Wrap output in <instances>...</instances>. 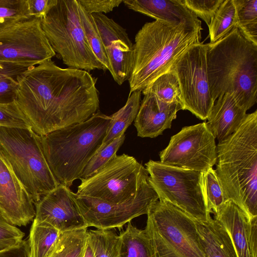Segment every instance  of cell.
Segmentation results:
<instances>
[{
	"label": "cell",
	"mask_w": 257,
	"mask_h": 257,
	"mask_svg": "<svg viewBox=\"0 0 257 257\" xmlns=\"http://www.w3.org/2000/svg\"><path fill=\"white\" fill-rule=\"evenodd\" d=\"M31 17L42 18L54 5L56 0H27Z\"/></svg>",
	"instance_id": "cell-40"
},
{
	"label": "cell",
	"mask_w": 257,
	"mask_h": 257,
	"mask_svg": "<svg viewBox=\"0 0 257 257\" xmlns=\"http://www.w3.org/2000/svg\"><path fill=\"white\" fill-rule=\"evenodd\" d=\"M33 65L12 62H0V103L15 101L18 78Z\"/></svg>",
	"instance_id": "cell-26"
},
{
	"label": "cell",
	"mask_w": 257,
	"mask_h": 257,
	"mask_svg": "<svg viewBox=\"0 0 257 257\" xmlns=\"http://www.w3.org/2000/svg\"><path fill=\"white\" fill-rule=\"evenodd\" d=\"M0 126L32 128V126L16 101L0 103Z\"/></svg>",
	"instance_id": "cell-36"
},
{
	"label": "cell",
	"mask_w": 257,
	"mask_h": 257,
	"mask_svg": "<svg viewBox=\"0 0 257 257\" xmlns=\"http://www.w3.org/2000/svg\"><path fill=\"white\" fill-rule=\"evenodd\" d=\"M61 233L53 226L34 219L28 238L31 257H49Z\"/></svg>",
	"instance_id": "cell-23"
},
{
	"label": "cell",
	"mask_w": 257,
	"mask_h": 257,
	"mask_svg": "<svg viewBox=\"0 0 257 257\" xmlns=\"http://www.w3.org/2000/svg\"><path fill=\"white\" fill-rule=\"evenodd\" d=\"M216 100L206 123L219 142L235 132L245 120L247 113L229 93L220 96Z\"/></svg>",
	"instance_id": "cell-21"
},
{
	"label": "cell",
	"mask_w": 257,
	"mask_h": 257,
	"mask_svg": "<svg viewBox=\"0 0 257 257\" xmlns=\"http://www.w3.org/2000/svg\"><path fill=\"white\" fill-rule=\"evenodd\" d=\"M0 211L15 226H26L35 216L33 201L0 148Z\"/></svg>",
	"instance_id": "cell-17"
},
{
	"label": "cell",
	"mask_w": 257,
	"mask_h": 257,
	"mask_svg": "<svg viewBox=\"0 0 257 257\" xmlns=\"http://www.w3.org/2000/svg\"><path fill=\"white\" fill-rule=\"evenodd\" d=\"M119 236L118 257H152L150 241L145 228L138 229L130 222Z\"/></svg>",
	"instance_id": "cell-25"
},
{
	"label": "cell",
	"mask_w": 257,
	"mask_h": 257,
	"mask_svg": "<svg viewBox=\"0 0 257 257\" xmlns=\"http://www.w3.org/2000/svg\"><path fill=\"white\" fill-rule=\"evenodd\" d=\"M207 44L190 46L173 62L169 70L177 77L180 86L183 110H187L201 120L207 119L215 101L209 85Z\"/></svg>",
	"instance_id": "cell-11"
},
{
	"label": "cell",
	"mask_w": 257,
	"mask_h": 257,
	"mask_svg": "<svg viewBox=\"0 0 257 257\" xmlns=\"http://www.w3.org/2000/svg\"><path fill=\"white\" fill-rule=\"evenodd\" d=\"M203 180L207 210L210 213L216 214L229 200L213 167L203 173Z\"/></svg>",
	"instance_id": "cell-33"
},
{
	"label": "cell",
	"mask_w": 257,
	"mask_h": 257,
	"mask_svg": "<svg viewBox=\"0 0 257 257\" xmlns=\"http://www.w3.org/2000/svg\"><path fill=\"white\" fill-rule=\"evenodd\" d=\"M101 38L114 80L119 85L128 80L131 71L133 45L126 30L103 14H91Z\"/></svg>",
	"instance_id": "cell-16"
},
{
	"label": "cell",
	"mask_w": 257,
	"mask_h": 257,
	"mask_svg": "<svg viewBox=\"0 0 257 257\" xmlns=\"http://www.w3.org/2000/svg\"><path fill=\"white\" fill-rule=\"evenodd\" d=\"M213 218L227 231L237 257H257V217L249 220L237 205L229 200Z\"/></svg>",
	"instance_id": "cell-18"
},
{
	"label": "cell",
	"mask_w": 257,
	"mask_h": 257,
	"mask_svg": "<svg viewBox=\"0 0 257 257\" xmlns=\"http://www.w3.org/2000/svg\"><path fill=\"white\" fill-rule=\"evenodd\" d=\"M198 18L208 25L224 0H181Z\"/></svg>",
	"instance_id": "cell-38"
},
{
	"label": "cell",
	"mask_w": 257,
	"mask_h": 257,
	"mask_svg": "<svg viewBox=\"0 0 257 257\" xmlns=\"http://www.w3.org/2000/svg\"><path fill=\"white\" fill-rule=\"evenodd\" d=\"M143 94L134 125L138 136L154 138L171 128L177 112L183 107L178 102H166L152 93Z\"/></svg>",
	"instance_id": "cell-19"
},
{
	"label": "cell",
	"mask_w": 257,
	"mask_h": 257,
	"mask_svg": "<svg viewBox=\"0 0 257 257\" xmlns=\"http://www.w3.org/2000/svg\"><path fill=\"white\" fill-rule=\"evenodd\" d=\"M125 137L124 133H123L100 148L86 164L79 179H87L93 176L105 166L116 155Z\"/></svg>",
	"instance_id": "cell-34"
},
{
	"label": "cell",
	"mask_w": 257,
	"mask_h": 257,
	"mask_svg": "<svg viewBox=\"0 0 257 257\" xmlns=\"http://www.w3.org/2000/svg\"><path fill=\"white\" fill-rule=\"evenodd\" d=\"M237 27L244 36L257 45V0H233Z\"/></svg>",
	"instance_id": "cell-31"
},
{
	"label": "cell",
	"mask_w": 257,
	"mask_h": 257,
	"mask_svg": "<svg viewBox=\"0 0 257 257\" xmlns=\"http://www.w3.org/2000/svg\"><path fill=\"white\" fill-rule=\"evenodd\" d=\"M123 3L128 9L156 20L202 30L201 21L181 0H124Z\"/></svg>",
	"instance_id": "cell-20"
},
{
	"label": "cell",
	"mask_w": 257,
	"mask_h": 257,
	"mask_svg": "<svg viewBox=\"0 0 257 257\" xmlns=\"http://www.w3.org/2000/svg\"><path fill=\"white\" fill-rule=\"evenodd\" d=\"M215 172L228 200L249 220L257 217V110L216 146Z\"/></svg>",
	"instance_id": "cell-3"
},
{
	"label": "cell",
	"mask_w": 257,
	"mask_h": 257,
	"mask_svg": "<svg viewBox=\"0 0 257 257\" xmlns=\"http://www.w3.org/2000/svg\"><path fill=\"white\" fill-rule=\"evenodd\" d=\"M78 9L87 42L98 60L106 70L109 71L110 67L106 52L94 19L92 15L88 13L79 3Z\"/></svg>",
	"instance_id": "cell-32"
},
{
	"label": "cell",
	"mask_w": 257,
	"mask_h": 257,
	"mask_svg": "<svg viewBox=\"0 0 257 257\" xmlns=\"http://www.w3.org/2000/svg\"><path fill=\"white\" fill-rule=\"evenodd\" d=\"M31 18L27 0H0V31Z\"/></svg>",
	"instance_id": "cell-35"
},
{
	"label": "cell",
	"mask_w": 257,
	"mask_h": 257,
	"mask_svg": "<svg viewBox=\"0 0 257 257\" xmlns=\"http://www.w3.org/2000/svg\"><path fill=\"white\" fill-rule=\"evenodd\" d=\"M152 93L168 103L178 102L182 107V93L178 80L172 71L168 70L156 78L142 91Z\"/></svg>",
	"instance_id": "cell-29"
},
{
	"label": "cell",
	"mask_w": 257,
	"mask_h": 257,
	"mask_svg": "<svg viewBox=\"0 0 257 257\" xmlns=\"http://www.w3.org/2000/svg\"><path fill=\"white\" fill-rule=\"evenodd\" d=\"M18 81L15 101L39 136L83 122L99 109L97 78L86 71L62 68L49 59Z\"/></svg>",
	"instance_id": "cell-1"
},
{
	"label": "cell",
	"mask_w": 257,
	"mask_h": 257,
	"mask_svg": "<svg viewBox=\"0 0 257 257\" xmlns=\"http://www.w3.org/2000/svg\"><path fill=\"white\" fill-rule=\"evenodd\" d=\"M149 178L145 167L134 157L115 155L93 176L81 179L76 193L110 203H120L133 197Z\"/></svg>",
	"instance_id": "cell-10"
},
{
	"label": "cell",
	"mask_w": 257,
	"mask_h": 257,
	"mask_svg": "<svg viewBox=\"0 0 257 257\" xmlns=\"http://www.w3.org/2000/svg\"><path fill=\"white\" fill-rule=\"evenodd\" d=\"M0 257H31L28 238L18 245L0 252Z\"/></svg>",
	"instance_id": "cell-41"
},
{
	"label": "cell",
	"mask_w": 257,
	"mask_h": 257,
	"mask_svg": "<svg viewBox=\"0 0 257 257\" xmlns=\"http://www.w3.org/2000/svg\"><path fill=\"white\" fill-rule=\"evenodd\" d=\"M141 94V91H136L130 94L124 106L110 115V125L100 148L125 133L135 120L140 108Z\"/></svg>",
	"instance_id": "cell-24"
},
{
	"label": "cell",
	"mask_w": 257,
	"mask_h": 257,
	"mask_svg": "<svg viewBox=\"0 0 257 257\" xmlns=\"http://www.w3.org/2000/svg\"><path fill=\"white\" fill-rule=\"evenodd\" d=\"M207 74L215 102L229 93L246 111L257 101V45L237 27L214 43L207 44Z\"/></svg>",
	"instance_id": "cell-2"
},
{
	"label": "cell",
	"mask_w": 257,
	"mask_h": 257,
	"mask_svg": "<svg viewBox=\"0 0 257 257\" xmlns=\"http://www.w3.org/2000/svg\"><path fill=\"white\" fill-rule=\"evenodd\" d=\"M74 197L87 227L102 229L120 228L136 217L147 215L151 206L159 200L149 178L133 197L122 203H110L76 193Z\"/></svg>",
	"instance_id": "cell-13"
},
{
	"label": "cell",
	"mask_w": 257,
	"mask_h": 257,
	"mask_svg": "<svg viewBox=\"0 0 257 257\" xmlns=\"http://www.w3.org/2000/svg\"><path fill=\"white\" fill-rule=\"evenodd\" d=\"M41 23L52 49L68 68L106 70L87 42L77 0H56Z\"/></svg>",
	"instance_id": "cell-6"
},
{
	"label": "cell",
	"mask_w": 257,
	"mask_h": 257,
	"mask_svg": "<svg viewBox=\"0 0 257 257\" xmlns=\"http://www.w3.org/2000/svg\"><path fill=\"white\" fill-rule=\"evenodd\" d=\"M34 220L49 224L62 233L87 228L69 187L59 184L34 203Z\"/></svg>",
	"instance_id": "cell-15"
},
{
	"label": "cell",
	"mask_w": 257,
	"mask_h": 257,
	"mask_svg": "<svg viewBox=\"0 0 257 257\" xmlns=\"http://www.w3.org/2000/svg\"><path fill=\"white\" fill-rule=\"evenodd\" d=\"M78 3L89 14H103L111 12L117 7L122 0H77Z\"/></svg>",
	"instance_id": "cell-39"
},
{
	"label": "cell",
	"mask_w": 257,
	"mask_h": 257,
	"mask_svg": "<svg viewBox=\"0 0 257 257\" xmlns=\"http://www.w3.org/2000/svg\"><path fill=\"white\" fill-rule=\"evenodd\" d=\"M83 257H94L93 252L88 240H87L86 246Z\"/></svg>",
	"instance_id": "cell-42"
},
{
	"label": "cell",
	"mask_w": 257,
	"mask_h": 257,
	"mask_svg": "<svg viewBox=\"0 0 257 257\" xmlns=\"http://www.w3.org/2000/svg\"><path fill=\"white\" fill-rule=\"evenodd\" d=\"M201 32L184 25L155 20L146 23L133 45L130 94L142 91L167 72L173 62L190 46L201 42Z\"/></svg>",
	"instance_id": "cell-4"
},
{
	"label": "cell",
	"mask_w": 257,
	"mask_h": 257,
	"mask_svg": "<svg viewBox=\"0 0 257 257\" xmlns=\"http://www.w3.org/2000/svg\"><path fill=\"white\" fill-rule=\"evenodd\" d=\"M201 245L206 257H237L225 228L210 216L206 221L195 220Z\"/></svg>",
	"instance_id": "cell-22"
},
{
	"label": "cell",
	"mask_w": 257,
	"mask_h": 257,
	"mask_svg": "<svg viewBox=\"0 0 257 257\" xmlns=\"http://www.w3.org/2000/svg\"><path fill=\"white\" fill-rule=\"evenodd\" d=\"M25 233L11 223L0 211V252L19 244Z\"/></svg>",
	"instance_id": "cell-37"
},
{
	"label": "cell",
	"mask_w": 257,
	"mask_h": 257,
	"mask_svg": "<svg viewBox=\"0 0 257 257\" xmlns=\"http://www.w3.org/2000/svg\"><path fill=\"white\" fill-rule=\"evenodd\" d=\"M145 165L159 200L168 202L194 220L206 221L211 216L207 207L203 173L151 160Z\"/></svg>",
	"instance_id": "cell-9"
},
{
	"label": "cell",
	"mask_w": 257,
	"mask_h": 257,
	"mask_svg": "<svg viewBox=\"0 0 257 257\" xmlns=\"http://www.w3.org/2000/svg\"><path fill=\"white\" fill-rule=\"evenodd\" d=\"M167 166L204 173L216 164L215 138L206 122L184 126L160 153Z\"/></svg>",
	"instance_id": "cell-12"
},
{
	"label": "cell",
	"mask_w": 257,
	"mask_h": 257,
	"mask_svg": "<svg viewBox=\"0 0 257 257\" xmlns=\"http://www.w3.org/2000/svg\"><path fill=\"white\" fill-rule=\"evenodd\" d=\"M145 229L152 257H206L195 220L166 201L158 200L151 206Z\"/></svg>",
	"instance_id": "cell-8"
},
{
	"label": "cell",
	"mask_w": 257,
	"mask_h": 257,
	"mask_svg": "<svg viewBox=\"0 0 257 257\" xmlns=\"http://www.w3.org/2000/svg\"><path fill=\"white\" fill-rule=\"evenodd\" d=\"M55 55L40 18L21 21L0 31V62L35 66Z\"/></svg>",
	"instance_id": "cell-14"
},
{
	"label": "cell",
	"mask_w": 257,
	"mask_h": 257,
	"mask_svg": "<svg viewBox=\"0 0 257 257\" xmlns=\"http://www.w3.org/2000/svg\"><path fill=\"white\" fill-rule=\"evenodd\" d=\"M87 240L94 257H118L120 237L111 229L87 230Z\"/></svg>",
	"instance_id": "cell-30"
},
{
	"label": "cell",
	"mask_w": 257,
	"mask_h": 257,
	"mask_svg": "<svg viewBox=\"0 0 257 257\" xmlns=\"http://www.w3.org/2000/svg\"><path fill=\"white\" fill-rule=\"evenodd\" d=\"M87 240V228L61 233L49 257H83Z\"/></svg>",
	"instance_id": "cell-28"
},
{
	"label": "cell",
	"mask_w": 257,
	"mask_h": 257,
	"mask_svg": "<svg viewBox=\"0 0 257 257\" xmlns=\"http://www.w3.org/2000/svg\"><path fill=\"white\" fill-rule=\"evenodd\" d=\"M0 148L34 203L59 185L32 128L0 126Z\"/></svg>",
	"instance_id": "cell-7"
},
{
	"label": "cell",
	"mask_w": 257,
	"mask_h": 257,
	"mask_svg": "<svg viewBox=\"0 0 257 257\" xmlns=\"http://www.w3.org/2000/svg\"><path fill=\"white\" fill-rule=\"evenodd\" d=\"M110 121V116L97 111L83 122L39 136L45 158L59 184L69 187L79 179L100 148Z\"/></svg>",
	"instance_id": "cell-5"
},
{
	"label": "cell",
	"mask_w": 257,
	"mask_h": 257,
	"mask_svg": "<svg viewBox=\"0 0 257 257\" xmlns=\"http://www.w3.org/2000/svg\"><path fill=\"white\" fill-rule=\"evenodd\" d=\"M236 25V14L233 0H224L208 25L211 43L223 38Z\"/></svg>",
	"instance_id": "cell-27"
}]
</instances>
